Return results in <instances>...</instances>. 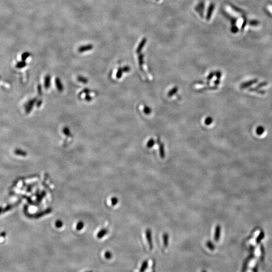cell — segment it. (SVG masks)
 Returning <instances> with one entry per match:
<instances>
[{"label":"cell","instance_id":"obj_1","mask_svg":"<svg viewBox=\"0 0 272 272\" xmlns=\"http://www.w3.org/2000/svg\"><path fill=\"white\" fill-rule=\"evenodd\" d=\"M257 82H258V80H257V79H252L251 80L243 82L240 85V88L241 89H246L250 87V86H252V85L257 83Z\"/></svg>","mask_w":272,"mask_h":272},{"label":"cell","instance_id":"obj_2","mask_svg":"<svg viewBox=\"0 0 272 272\" xmlns=\"http://www.w3.org/2000/svg\"><path fill=\"white\" fill-rule=\"evenodd\" d=\"M146 237L147 239V241L148 242L149 247L150 250H152L153 248V242H152V232L150 229H148L146 230Z\"/></svg>","mask_w":272,"mask_h":272},{"label":"cell","instance_id":"obj_3","mask_svg":"<svg viewBox=\"0 0 272 272\" xmlns=\"http://www.w3.org/2000/svg\"><path fill=\"white\" fill-rule=\"evenodd\" d=\"M93 49V45H92L89 44V45H82V46H81V47H79L78 49V52H80V53H82V52H85L89 51V50H91Z\"/></svg>","mask_w":272,"mask_h":272},{"label":"cell","instance_id":"obj_4","mask_svg":"<svg viewBox=\"0 0 272 272\" xmlns=\"http://www.w3.org/2000/svg\"><path fill=\"white\" fill-rule=\"evenodd\" d=\"M221 233V227L220 226L217 225L215 228V232L214 239L216 241H218L219 240Z\"/></svg>","mask_w":272,"mask_h":272},{"label":"cell","instance_id":"obj_5","mask_svg":"<svg viewBox=\"0 0 272 272\" xmlns=\"http://www.w3.org/2000/svg\"><path fill=\"white\" fill-rule=\"evenodd\" d=\"M163 241L164 246L166 248L168 246V242H169V234L167 233H165L163 235Z\"/></svg>","mask_w":272,"mask_h":272},{"label":"cell","instance_id":"obj_6","mask_svg":"<svg viewBox=\"0 0 272 272\" xmlns=\"http://www.w3.org/2000/svg\"><path fill=\"white\" fill-rule=\"evenodd\" d=\"M265 129L264 127L262 126H258L257 129H256V133H257V135L261 136L262 135L264 134V133L265 132Z\"/></svg>","mask_w":272,"mask_h":272},{"label":"cell","instance_id":"obj_7","mask_svg":"<svg viewBox=\"0 0 272 272\" xmlns=\"http://www.w3.org/2000/svg\"><path fill=\"white\" fill-rule=\"evenodd\" d=\"M214 4H211L210 6L209 7L208 13V14H207V20H209V19H210L211 16V15L212 14L213 12L214 11Z\"/></svg>","mask_w":272,"mask_h":272},{"label":"cell","instance_id":"obj_8","mask_svg":"<svg viewBox=\"0 0 272 272\" xmlns=\"http://www.w3.org/2000/svg\"><path fill=\"white\" fill-rule=\"evenodd\" d=\"M148 266V261L147 260L144 261L140 268V272H144L146 270V269L147 268Z\"/></svg>","mask_w":272,"mask_h":272},{"label":"cell","instance_id":"obj_9","mask_svg":"<svg viewBox=\"0 0 272 272\" xmlns=\"http://www.w3.org/2000/svg\"><path fill=\"white\" fill-rule=\"evenodd\" d=\"M249 90H250V91L255 92H257V93H259V94H264L266 93L265 90H259L257 88H250Z\"/></svg>","mask_w":272,"mask_h":272},{"label":"cell","instance_id":"obj_10","mask_svg":"<svg viewBox=\"0 0 272 272\" xmlns=\"http://www.w3.org/2000/svg\"><path fill=\"white\" fill-rule=\"evenodd\" d=\"M146 41V39H144L142 40V41L141 42V43H140V45H139V47H138V48L137 49V52L138 53V52H140L141 49L143 47L144 45L145 44Z\"/></svg>","mask_w":272,"mask_h":272},{"label":"cell","instance_id":"obj_11","mask_svg":"<svg viewBox=\"0 0 272 272\" xmlns=\"http://www.w3.org/2000/svg\"><path fill=\"white\" fill-rule=\"evenodd\" d=\"M206 245L207 248H208L209 250H214V245L212 242L210 241H207L206 243Z\"/></svg>","mask_w":272,"mask_h":272},{"label":"cell","instance_id":"obj_12","mask_svg":"<svg viewBox=\"0 0 272 272\" xmlns=\"http://www.w3.org/2000/svg\"><path fill=\"white\" fill-rule=\"evenodd\" d=\"M30 54L29 52H24V53H23V54H22V56H21L22 60L23 61H25L30 56Z\"/></svg>","mask_w":272,"mask_h":272},{"label":"cell","instance_id":"obj_13","mask_svg":"<svg viewBox=\"0 0 272 272\" xmlns=\"http://www.w3.org/2000/svg\"><path fill=\"white\" fill-rule=\"evenodd\" d=\"M26 65V63L24 61H23V62H19V63H17L16 67H17V68H22L24 67Z\"/></svg>","mask_w":272,"mask_h":272},{"label":"cell","instance_id":"obj_14","mask_svg":"<svg viewBox=\"0 0 272 272\" xmlns=\"http://www.w3.org/2000/svg\"><path fill=\"white\" fill-rule=\"evenodd\" d=\"M268 85V83L266 82H261V83H259V84L257 85V86H256L257 88H258V89H259L260 88L263 87H264V86H266Z\"/></svg>","mask_w":272,"mask_h":272},{"label":"cell","instance_id":"obj_15","mask_svg":"<svg viewBox=\"0 0 272 272\" xmlns=\"http://www.w3.org/2000/svg\"><path fill=\"white\" fill-rule=\"evenodd\" d=\"M250 24L252 26H257L259 24V22L257 20H252L250 21Z\"/></svg>","mask_w":272,"mask_h":272},{"label":"cell","instance_id":"obj_16","mask_svg":"<svg viewBox=\"0 0 272 272\" xmlns=\"http://www.w3.org/2000/svg\"><path fill=\"white\" fill-rule=\"evenodd\" d=\"M213 119L212 118H207V119H206L205 121V123L206 125H210L211 123H212Z\"/></svg>","mask_w":272,"mask_h":272},{"label":"cell","instance_id":"obj_17","mask_svg":"<svg viewBox=\"0 0 272 272\" xmlns=\"http://www.w3.org/2000/svg\"><path fill=\"white\" fill-rule=\"evenodd\" d=\"M238 28L235 25H233V26H232V28H231V31L233 33H236L238 31Z\"/></svg>","mask_w":272,"mask_h":272},{"label":"cell","instance_id":"obj_18","mask_svg":"<svg viewBox=\"0 0 272 272\" xmlns=\"http://www.w3.org/2000/svg\"><path fill=\"white\" fill-rule=\"evenodd\" d=\"M154 143V141H153V140H152V139H151V140H150V141H149V142L148 143V147L149 148H150V147H152V146L153 145Z\"/></svg>","mask_w":272,"mask_h":272},{"label":"cell","instance_id":"obj_19","mask_svg":"<svg viewBox=\"0 0 272 272\" xmlns=\"http://www.w3.org/2000/svg\"><path fill=\"white\" fill-rule=\"evenodd\" d=\"M176 91H177V88H175L172 90V91L170 92L169 93V95H172L173 94V93H175Z\"/></svg>","mask_w":272,"mask_h":272},{"label":"cell","instance_id":"obj_20","mask_svg":"<svg viewBox=\"0 0 272 272\" xmlns=\"http://www.w3.org/2000/svg\"><path fill=\"white\" fill-rule=\"evenodd\" d=\"M145 112L146 114H148L150 112V110L148 107H146L145 109Z\"/></svg>","mask_w":272,"mask_h":272}]
</instances>
